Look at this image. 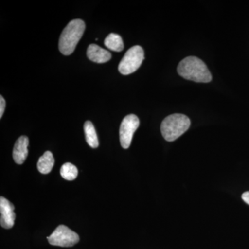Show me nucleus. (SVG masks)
I'll use <instances>...</instances> for the list:
<instances>
[{
    "instance_id": "nucleus-1",
    "label": "nucleus",
    "mask_w": 249,
    "mask_h": 249,
    "mask_svg": "<svg viewBox=\"0 0 249 249\" xmlns=\"http://www.w3.org/2000/svg\"><path fill=\"white\" fill-rule=\"evenodd\" d=\"M178 71L185 79L196 83H209L212 80V75L206 64L195 56L187 57L181 60L178 64Z\"/></svg>"
},
{
    "instance_id": "nucleus-2",
    "label": "nucleus",
    "mask_w": 249,
    "mask_h": 249,
    "mask_svg": "<svg viewBox=\"0 0 249 249\" xmlns=\"http://www.w3.org/2000/svg\"><path fill=\"white\" fill-rule=\"evenodd\" d=\"M85 30L82 19H73L62 31L59 40V49L63 55H71L76 49Z\"/></svg>"
},
{
    "instance_id": "nucleus-3",
    "label": "nucleus",
    "mask_w": 249,
    "mask_h": 249,
    "mask_svg": "<svg viewBox=\"0 0 249 249\" xmlns=\"http://www.w3.org/2000/svg\"><path fill=\"white\" fill-rule=\"evenodd\" d=\"M191 120L186 115L174 114L165 118L160 125L163 138L168 142H173L189 129Z\"/></svg>"
},
{
    "instance_id": "nucleus-4",
    "label": "nucleus",
    "mask_w": 249,
    "mask_h": 249,
    "mask_svg": "<svg viewBox=\"0 0 249 249\" xmlns=\"http://www.w3.org/2000/svg\"><path fill=\"white\" fill-rule=\"evenodd\" d=\"M143 60V49L140 46H134L124 54L119 63V71L123 75L131 74L138 70Z\"/></svg>"
},
{
    "instance_id": "nucleus-5",
    "label": "nucleus",
    "mask_w": 249,
    "mask_h": 249,
    "mask_svg": "<svg viewBox=\"0 0 249 249\" xmlns=\"http://www.w3.org/2000/svg\"><path fill=\"white\" fill-rule=\"evenodd\" d=\"M49 243L53 246L61 247H71L79 242L78 234L65 225H60L53 233L47 237Z\"/></svg>"
},
{
    "instance_id": "nucleus-6",
    "label": "nucleus",
    "mask_w": 249,
    "mask_h": 249,
    "mask_svg": "<svg viewBox=\"0 0 249 249\" xmlns=\"http://www.w3.org/2000/svg\"><path fill=\"white\" fill-rule=\"evenodd\" d=\"M139 124V118L134 114H129L124 118L119 130L121 145L123 148L127 149L130 146L132 137L138 129Z\"/></svg>"
},
{
    "instance_id": "nucleus-7",
    "label": "nucleus",
    "mask_w": 249,
    "mask_h": 249,
    "mask_svg": "<svg viewBox=\"0 0 249 249\" xmlns=\"http://www.w3.org/2000/svg\"><path fill=\"white\" fill-rule=\"evenodd\" d=\"M15 206L6 198H0V224L1 227L9 229L14 227L16 214L14 213Z\"/></svg>"
},
{
    "instance_id": "nucleus-8",
    "label": "nucleus",
    "mask_w": 249,
    "mask_h": 249,
    "mask_svg": "<svg viewBox=\"0 0 249 249\" xmlns=\"http://www.w3.org/2000/svg\"><path fill=\"white\" fill-rule=\"evenodd\" d=\"M29 138L26 136H22L16 142L13 151V157L17 164H22L25 161L28 156V145Z\"/></svg>"
},
{
    "instance_id": "nucleus-9",
    "label": "nucleus",
    "mask_w": 249,
    "mask_h": 249,
    "mask_svg": "<svg viewBox=\"0 0 249 249\" xmlns=\"http://www.w3.org/2000/svg\"><path fill=\"white\" fill-rule=\"evenodd\" d=\"M87 55L90 60L97 63H105L109 61L111 58V53L108 51L95 44H91L89 46Z\"/></svg>"
},
{
    "instance_id": "nucleus-10",
    "label": "nucleus",
    "mask_w": 249,
    "mask_h": 249,
    "mask_svg": "<svg viewBox=\"0 0 249 249\" xmlns=\"http://www.w3.org/2000/svg\"><path fill=\"white\" fill-rule=\"evenodd\" d=\"M54 158L53 154L50 151L45 152L43 155L39 159L37 162V169L39 172L44 175L49 174L52 171L54 165Z\"/></svg>"
},
{
    "instance_id": "nucleus-11",
    "label": "nucleus",
    "mask_w": 249,
    "mask_h": 249,
    "mask_svg": "<svg viewBox=\"0 0 249 249\" xmlns=\"http://www.w3.org/2000/svg\"><path fill=\"white\" fill-rule=\"evenodd\" d=\"M84 130L85 134V139L88 145L93 148H96L98 147V139L97 134H96V129L94 126L91 121H86L84 124Z\"/></svg>"
},
{
    "instance_id": "nucleus-12",
    "label": "nucleus",
    "mask_w": 249,
    "mask_h": 249,
    "mask_svg": "<svg viewBox=\"0 0 249 249\" xmlns=\"http://www.w3.org/2000/svg\"><path fill=\"white\" fill-rule=\"evenodd\" d=\"M104 44L108 49L114 52H121L124 48L122 38L120 36L116 34H110L108 35L105 40Z\"/></svg>"
},
{
    "instance_id": "nucleus-13",
    "label": "nucleus",
    "mask_w": 249,
    "mask_h": 249,
    "mask_svg": "<svg viewBox=\"0 0 249 249\" xmlns=\"http://www.w3.org/2000/svg\"><path fill=\"white\" fill-rule=\"evenodd\" d=\"M78 169L74 165L71 163H66L62 165L60 168V175L62 178L67 181H73L78 176Z\"/></svg>"
},
{
    "instance_id": "nucleus-14",
    "label": "nucleus",
    "mask_w": 249,
    "mask_h": 249,
    "mask_svg": "<svg viewBox=\"0 0 249 249\" xmlns=\"http://www.w3.org/2000/svg\"><path fill=\"white\" fill-rule=\"evenodd\" d=\"M5 107H6V101L2 96H0V118L2 117L4 114Z\"/></svg>"
},
{
    "instance_id": "nucleus-15",
    "label": "nucleus",
    "mask_w": 249,
    "mask_h": 249,
    "mask_svg": "<svg viewBox=\"0 0 249 249\" xmlns=\"http://www.w3.org/2000/svg\"><path fill=\"white\" fill-rule=\"evenodd\" d=\"M242 198L247 204L249 205V191L245 192V193H243Z\"/></svg>"
}]
</instances>
